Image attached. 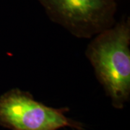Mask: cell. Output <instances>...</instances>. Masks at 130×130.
Instances as JSON below:
<instances>
[{"instance_id":"1","label":"cell","mask_w":130,"mask_h":130,"mask_svg":"<svg viewBox=\"0 0 130 130\" xmlns=\"http://www.w3.org/2000/svg\"><path fill=\"white\" fill-rule=\"evenodd\" d=\"M130 18L124 17L97 34L85 55L111 104L121 109L130 98Z\"/></svg>"},{"instance_id":"2","label":"cell","mask_w":130,"mask_h":130,"mask_svg":"<svg viewBox=\"0 0 130 130\" xmlns=\"http://www.w3.org/2000/svg\"><path fill=\"white\" fill-rule=\"evenodd\" d=\"M54 23L79 38H92L116 23L114 0H37Z\"/></svg>"},{"instance_id":"3","label":"cell","mask_w":130,"mask_h":130,"mask_svg":"<svg viewBox=\"0 0 130 130\" xmlns=\"http://www.w3.org/2000/svg\"><path fill=\"white\" fill-rule=\"evenodd\" d=\"M67 111L47 106L19 88L11 89L0 97V124L12 130L80 129V124L66 116Z\"/></svg>"},{"instance_id":"4","label":"cell","mask_w":130,"mask_h":130,"mask_svg":"<svg viewBox=\"0 0 130 130\" xmlns=\"http://www.w3.org/2000/svg\"><path fill=\"white\" fill-rule=\"evenodd\" d=\"M114 1H117V0H114Z\"/></svg>"}]
</instances>
